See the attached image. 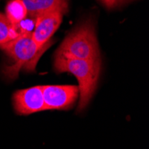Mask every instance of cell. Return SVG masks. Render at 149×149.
Returning <instances> with one entry per match:
<instances>
[{"label":"cell","instance_id":"1","mask_svg":"<svg viewBox=\"0 0 149 149\" xmlns=\"http://www.w3.org/2000/svg\"><path fill=\"white\" fill-rule=\"evenodd\" d=\"M53 43L54 41L50 39L44 46L38 47L32 39L31 33H19L15 39L0 45V49L6 52L13 61L12 64L5 67V75L15 79L22 69L34 71L39 58Z\"/></svg>","mask_w":149,"mask_h":149},{"label":"cell","instance_id":"2","mask_svg":"<svg viewBox=\"0 0 149 149\" xmlns=\"http://www.w3.org/2000/svg\"><path fill=\"white\" fill-rule=\"evenodd\" d=\"M54 67L57 72H71L77 78L79 92L78 112H82L97 89L101 71V60L89 61L56 56Z\"/></svg>","mask_w":149,"mask_h":149},{"label":"cell","instance_id":"3","mask_svg":"<svg viewBox=\"0 0 149 149\" xmlns=\"http://www.w3.org/2000/svg\"><path fill=\"white\" fill-rule=\"evenodd\" d=\"M56 56L89 61L101 60L92 20L85 21L66 36Z\"/></svg>","mask_w":149,"mask_h":149},{"label":"cell","instance_id":"4","mask_svg":"<svg viewBox=\"0 0 149 149\" xmlns=\"http://www.w3.org/2000/svg\"><path fill=\"white\" fill-rule=\"evenodd\" d=\"M46 110H66L78 97L79 88L73 85L41 86Z\"/></svg>","mask_w":149,"mask_h":149},{"label":"cell","instance_id":"5","mask_svg":"<svg viewBox=\"0 0 149 149\" xmlns=\"http://www.w3.org/2000/svg\"><path fill=\"white\" fill-rule=\"evenodd\" d=\"M63 13L61 11H50L36 17L34 30L31 34L34 42L42 47L48 42L62 23Z\"/></svg>","mask_w":149,"mask_h":149},{"label":"cell","instance_id":"6","mask_svg":"<svg viewBox=\"0 0 149 149\" xmlns=\"http://www.w3.org/2000/svg\"><path fill=\"white\" fill-rule=\"evenodd\" d=\"M13 105L20 114H30L45 111L41 86L18 90L13 95Z\"/></svg>","mask_w":149,"mask_h":149},{"label":"cell","instance_id":"7","mask_svg":"<svg viewBox=\"0 0 149 149\" xmlns=\"http://www.w3.org/2000/svg\"><path fill=\"white\" fill-rule=\"evenodd\" d=\"M25 5L28 15L36 18L41 13L50 11H61L63 15L68 12V0H21Z\"/></svg>","mask_w":149,"mask_h":149},{"label":"cell","instance_id":"8","mask_svg":"<svg viewBox=\"0 0 149 149\" xmlns=\"http://www.w3.org/2000/svg\"><path fill=\"white\" fill-rule=\"evenodd\" d=\"M27 15L28 11L21 0H11L8 2L6 7V16L15 27V29L21 22L27 18Z\"/></svg>","mask_w":149,"mask_h":149},{"label":"cell","instance_id":"9","mask_svg":"<svg viewBox=\"0 0 149 149\" xmlns=\"http://www.w3.org/2000/svg\"><path fill=\"white\" fill-rule=\"evenodd\" d=\"M19 33L9 22L6 15L0 13V45L6 44L17 38Z\"/></svg>","mask_w":149,"mask_h":149},{"label":"cell","instance_id":"10","mask_svg":"<svg viewBox=\"0 0 149 149\" xmlns=\"http://www.w3.org/2000/svg\"><path fill=\"white\" fill-rule=\"evenodd\" d=\"M98 1L104 6L107 9H113L125 3H128L131 0H98Z\"/></svg>","mask_w":149,"mask_h":149}]
</instances>
